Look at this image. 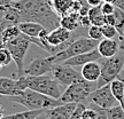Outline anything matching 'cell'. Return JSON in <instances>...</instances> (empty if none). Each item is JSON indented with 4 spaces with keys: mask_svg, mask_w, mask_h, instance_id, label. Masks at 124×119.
Here are the masks:
<instances>
[{
    "mask_svg": "<svg viewBox=\"0 0 124 119\" xmlns=\"http://www.w3.org/2000/svg\"><path fill=\"white\" fill-rule=\"evenodd\" d=\"M21 16L22 22H37L48 31L60 27V16L47 0H17L10 4Z\"/></svg>",
    "mask_w": 124,
    "mask_h": 119,
    "instance_id": "1",
    "label": "cell"
},
{
    "mask_svg": "<svg viewBox=\"0 0 124 119\" xmlns=\"http://www.w3.org/2000/svg\"><path fill=\"white\" fill-rule=\"evenodd\" d=\"M9 100L16 104L23 105L27 110H49L62 104L59 98L46 96L30 88H27L17 96H10Z\"/></svg>",
    "mask_w": 124,
    "mask_h": 119,
    "instance_id": "2",
    "label": "cell"
},
{
    "mask_svg": "<svg viewBox=\"0 0 124 119\" xmlns=\"http://www.w3.org/2000/svg\"><path fill=\"white\" fill-rule=\"evenodd\" d=\"M98 45H99V41H97V40H93L91 38H89V37L87 38L82 37V38H78L76 40H72L70 45L66 49H63V50L54 54V55H51V56L53 58L54 63L58 64V63L64 62L66 60L72 57V56H76V55L84 53H89L93 49H97Z\"/></svg>",
    "mask_w": 124,
    "mask_h": 119,
    "instance_id": "3",
    "label": "cell"
},
{
    "mask_svg": "<svg viewBox=\"0 0 124 119\" xmlns=\"http://www.w3.org/2000/svg\"><path fill=\"white\" fill-rule=\"evenodd\" d=\"M27 78V86L28 88L36 91L38 93H41L46 96L59 98L62 95V92L60 89V84L56 80L48 77V76H25Z\"/></svg>",
    "mask_w": 124,
    "mask_h": 119,
    "instance_id": "4",
    "label": "cell"
},
{
    "mask_svg": "<svg viewBox=\"0 0 124 119\" xmlns=\"http://www.w3.org/2000/svg\"><path fill=\"white\" fill-rule=\"evenodd\" d=\"M30 44H32L30 41V38L28 35H18L16 39L9 41L8 44L6 45V47L8 48V50L12 54L13 61L16 64V77H23L24 76V58H25V54H27L28 49Z\"/></svg>",
    "mask_w": 124,
    "mask_h": 119,
    "instance_id": "5",
    "label": "cell"
},
{
    "mask_svg": "<svg viewBox=\"0 0 124 119\" xmlns=\"http://www.w3.org/2000/svg\"><path fill=\"white\" fill-rule=\"evenodd\" d=\"M92 92V83L85 80L82 77L80 79L67 86L66 91L62 93L60 97V101L62 103H80L89 98Z\"/></svg>",
    "mask_w": 124,
    "mask_h": 119,
    "instance_id": "6",
    "label": "cell"
},
{
    "mask_svg": "<svg viewBox=\"0 0 124 119\" xmlns=\"http://www.w3.org/2000/svg\"><path fill=\"white\" fill-rule=\"evenodd\" d=\"M101 76L97 83V88L110 84L113 80L117 78L118 73L124 66V55L116 54L115 56L102 60L101 63Z\"/></svg>",
    "mask_w": 124,
    "mask_h": 119,
    "instance_id": "7",
    "label": "cell"
},
{
    "mask_svg": "<svg viewBox=\"0 0 124 119\" xmlns=\"http://www.w3.org/2000/svg\"><path fill=\"white\" fill-rule=\"evenodd\" d=\"M27 88L28 86L25 76L16 78V79L0 77V95L2 96H17L20 94H22Z\"/></svg>",
    "mask_w": 124,
    "mask_h": 119,
    "instance_id": "8",
    "label": "cell"
},
{
    "mask_svg": "<svg viewBox=\"0 0 124 119\" xmlns=\"http://www.w3.org/2000/svg\"><path fill=\"white\" fill-rule=\"evenodd\" d=\"M53 78L62 86H69L70 84L75 83L76 80L82 78V75L70 65H67L64 63H58L54 64L52 69Z\"/></svg>",
    "mask_w": 124,
    "mask_h": 119,
    "instance_id": "9",
    "label": "cell"
},
{
    "mask_svg": "<svg viewBox=\"0 0 124 119\" xmlns=\"http://www.w3.org/2000/svg\"><path fill=\"white\" fill-rule=\"evenodd\" d=\"M90 100L92 103L101 106L103 109H109L116 105L117 100L113 95L110 89V84H107L105 86H101L99 88H95L91 93Z\"/></svg>",
    "mask_w": 124,
    "mask_h": 119,
    "instance_id": "10",
    "label": "cell"
},
{
    "mask_svg": "<svg viewBox=\"0 0 124 119\" xmlns=\"http://www.w3.org/2000/svg\"><path fill=\"white\" fill-rule=\"evenodd\" d=\"M54 64L55 63L51 55L47 57H37L30 62L28 68H25L24 76H44L47 72H52Z\"/></svg>",
    "mask_w": 124,
    "mask_h": 119,
    "instance_id": "11",
    "label": "cell"
},
{
    "mask_svg": "<svg viewBox=\"0 0 124 119\" xmlns=\"http://www.w3.org/2000/svg\"><path fill=\"white\" fill-rule=\"evenodd\" d=\"M101 55L99 53V50L98 49H93L89 53H84V54H79V55H76V56H72V57L68 58L64 62H62V63H64L67 65H70V66H83L84 64L86 63H89V62H93V61H99V60H101Z\"/></svg>",
    "mask_w": 124,
    "mask_h": 119,
    "instance_id": "12",
    "label": "cell"
},
{
    "mask_svg": "<svg viewBox=\"0 0 124 119\" xmlns=\"http://www.w3.org/2000/svg\"><path fill=\"white\" fill-rule=\"evenodd\" d=\"M76 106L77 103H62L53 109L47 110V113L51 119H70Z\"/></svg>",
    "mask_w": 124,
    "mask_h": 119,
    "instance_id": "13",
    "label": "cell"
},
{
    "mask_svg": "<svg viewBox=\"0 0 124 119\" xmlns=\"http://www.w3.org/2000/svg\"><path fill=\"white\" fill-rule=\"evenodd\" d=\"M80 75L85 80L90 83H98V80L101 76V65L98 61L89 62L82 66Z\"/></svg>",
    "mask_w": 124,
    "mask_h": 119,
    "instance_id": "14",
    "label": "cell"
},
{
    "mask_svg": "<svg viewBox=\"0 0 124 119\" xmlns=\"http://www.w3.org/2000/svg\"><path fill=\"white\" fill-rule=\"evenodd\" d=\"M97 49L99 50V53L103 58H109L115 56L116 54H118V42L114 39H106L103 38L101 41H99Z\"/></svg>",
    "mask_w": 124,
    "mask_h": 119,
    "instance_id": "15",
    "label": "cell"
},
{
    "mask_svg": "<svg viewBox=\"0 0 124 119\" xmlns=\"http://www.w3.org/2000/svg\"><path fill=\"white\" fill-rule=\"evenodd\" d=\"M18 28H20V30H21V32L23 35H28L30 38H39V35L43 32V30L46 29L40 23L30 22V21L18 23Z\"/></svg>",
    "mask_w": 124,
    "mask_h": 119,
    "instance_id": "16",
    "label": "cell"
},
{
    "mask_svg": "<svg viewBox=\"0 0 124 119\" xmlns=\"http://www.w3.org/2000/svg\"><path fill=\"white\" fill-rule=\"evenodd\" d=\"M75 0H51V6L59 16H64L72 12Z\"/></svg>",
    "mask_w": 124,
    "mask_h": 119,
    "instance_id": "17",
    "label": "cell"
},
{
    "mask_svg": "<svg viewBox=\"0 0 124 119\" xmlns=\"http://www.w3.org/2000/svg\"><path fill=\"white\" fill-rule=\"evenodd\" d=\"M60 27L64 28L69 31H75L78 29L79 25V14L78 13H69L61 16L60 18Z\"/></svg>",
    "mask_w": 124,
    "mask_h": 119,
    "instance_id": "18",
    "label": "cell"
},
{
    "mask_svg": "<svg viewBox=\"0 0 124 119\" xmlns=\"http://www.w3.org/2000/svg\"><path fill=\"white\" fill-rule=\"evenodd\" d=\"M101 6V5H100ZM97 6V7H91L89 10V18L91 21L92 25H97V27H102L105 24V15L101 12V7Z\"/></svg>",
    "mask_w": 124,
    "mask_h": 119,
    "instance_id": "19",
    "label": "cell"
},
{
    "mask_svg": "<svg viewBox=\"0 0 124 119\" xmlns=\"http://www.w3.org/2000/svg\"><path fill=\"white\" fill-rule=\"evenodd\" d=\"M21 33H22V32H21L20 28H18V24H15V25H9V27H7L6 29H4L0 35H1L2 40L6 42V45H7L9 41L16 39Z\"/></svg>",
    "mask_w": 124,
    "mask_h": 119,
    "instance_id": "20",
    "label": "cell"
},
{
    "mask_svg": "<svg viewBox=\"0 0 124 119\" xmlns=\"http://www.w3.org/2000/svg\"><path fill=\"white\" fill-rule=\"evenodd\" d=\"M44 110H27L22 112H16L8 116H4L1 119H36V117Z\"/></svg>",
    "mask_w": 124,
    "mask_h": 119,
    "instance_id": "21",
    "label": "cell"
},
{
    "mask_svg": "<svg viewBox=\"0 0 124 119\" xmlns=\"http://www.w3.org/2000/svg\"><path fill=\"white\" fill-rule=\"evenodd\" d=\"M110 89L113 95L115 96V98L117 100V102H122L124 97V84L122 81H120L118 79L113 80L110 83Z\"/></svg>",
    "mask_w": 124,
    "mask_h": 119,
    "instance_id": "22",
    "label": "cell"
},
{
    "mask_svg": "<svg viewBox=\"0 0 124 119\" xmlns=\"http://www.w3.org/2000/svg\"><path fill=\"white\" fill-rule=\"evenodd\" d=\"M114 15H115V20H116L115 28L117 30V32H118V35H121L123 33V30H124V10L121 9L120 7H116Z\"/></svg>",
    "mask_w": 124,
    "mask_h": 119,
    "instance_id": "23",
    "label": "cell"
},
{
    "mask_svg": "<svg viewBox=\"0 0 124 119\" xmlns=\"http://www.w3.org/2000/svg\"><path fill=\"white\" fill-rule=\"evenodd\" d=\"M107 119H124V110L122 105H115L107 109Z\"/></svg>",
    "mask_w": 124,
    "mask_h": 119,
    "instance_id": "24",
    "label": "cell"
},
{
    "mask_svg": "<svg viewBox=\"0 0 124 119\" xmlns=\"http://www.w3.org/2000/svg\"><path fill=\"white\" fill-rule=\"evenodd\" d=\"M101 32H102L103 38H106V39H114L116 35H118L116 28L113 27V25H108V24H103V25H102Z\"/></svg>",
    "mask_w": 124,
    "mask_h": 119,
    "instance_id": "25",
    "label": "cell"
},
{
    "mask_svg": "<svg viewBox=\"0 0 124 119\" xmlns=\"http://www.w3.org/2000/svg\"><path fill=\"white\" fill-rule=\"evenodd\" d=\"M13 61V57H12V54L8 50L7 47L0 49V65L2 66H7L8 64H10V62Z\"/></svg>",
    "mask_w": 124,
    "mask_h": 119,
    "instance_id": "26",
    "label": "cell"
},
{
    "mask_svg": "<svg viewBox=\"0 0 124 119\" xmlns=\"http://www.w3.org/2000/svg\"><path fill=\"white\" fill-rule=\"evenodd\" d=\"M87 35H89V38H91L93 40H97V41H101L103 39V35H102V32H101V27L91 25L89 28Z\"/></svg>",
    "mask_w": 124,
    "mask_h": 119,
    "instance_id": "27",
    "label": "cell"
},
{
    "mask_svg": "<svg viewBox=\"0 0 124 119\" xmlns=\"http://www.w3.org/2000/svg\"><path fill=\"white\" fill-rule=\"evenodd\" d=\"M86 109V106L80 102V103H77V106H76L74 113L71 115L70 119H82V116H83V112Z\"/></svg>",
    "mask_w": 124,
    "mask_h": 119,
    "instance_id": "28",
    "label": "cell"
},
{
    "mask_svg": "<svg viewBox=\"0 0 124 119\" xmlns=\"http://www.w3.org/2000/svg\"><path fill=\"white\" fill-rule=\"evenodd\" d=\"M101 12L103 15H110V14H114L115 12L116 6L113 4H109V2H102L101 4Z\"/></svg>",
    "mask_w": 124,
    "mask_h": 119,
    "instance_id": "29",
    "label": "cell"
},
{
    "mask_svg": "<svg viewBox=\"0 0 124 119\" xmlns=\"http://www.w3.org/2000/svg\"><path fill=\"white\" fill-rule=\"evenodd\" d=\"M82 119H98L97 111L94 110L92 106H90V108H86V109L84 110V112H83Z\"/></svg>",
    "mask_w": 124,
    "mask_h": 119,
    "instance_id": "30",
    "label": "cell"
},
{
    "mask_svg": "<svg viewBox=\"0 0 124 119\" xmlns=\"http://www.w3.org/2000/svg\"><path fill=\"white\" fill-rule=\"evenodd\" d=\"M90 106H92L93 109L97 111L98 119H107V109H103V108L97 105V104H94V103H92Z\"/></svg>",
    "mask_w": 124,
    "mask_h": 119,
    "instance_id": "31",
    "label": "cell"
},
{
    "mask_svg": "<svg viewBox=\"0 0 124 119\" xmlns=\"http://www.w3.org/2000/svg\"><path fill=\"white\" fill-rule=\"evenodd\" d=\"M79 25L83 28H90L92 25L89 18V15H86V16H80L79 15Z\"/></svg>",
    "mask_w": 124,
    "mask_h": 119,
    "instance_id": "32",
    "label": "cell"
},
{
    "mask_svg": "<svg viewBox=\"0 0 124 119\" xmlns=\"http://www.w3.org/2000/svg\"><path fill=\"white\" fill-rule=\"evenodd\" d=\"M115 15L114 14H110V15H105V24H108V25H113L115 27Z\"/></svg>",
    "mask_w": 124,
    "mask_h": 119,
    "instance_id": "33",
    "label": "cell"
},
{
    "mask_svg": "<svg viewBox=\"0 0 124 119\" xmlns=\"http://www.w3.org/2000/svg\"><path fill=\"white\" fill-rule=\"evenodd\" d=\"M4 18H5V7L1 6L0 7V35L2 32V23H4Z\"/></svg>",
    "mask_w": 124,
    "mask_h": 119,
    "instance_id": "34",
    "label": "cell"
},
{
    "mask_svg": "<svg viewBox=\"0 0 124 119\" xmlns=\"http://www.w3.org/2000/svg\"><path fill=\"white\" fill-rule=\"evenodd\" d=\"M89 6L91 7H97V6H100V5L103 2V0H86Z\"/></svg>",
    "mask_w": 124,
    "mask_h": 119,
    "instance_id": "35",
    "label": "cell"
},
{
    "mask_svg": "<svg viewBox=\"0 0 124 119\" xmlns=\"http://www.w3.org/2000/svg\"><path fill=\"white\" fill-rule=\"evenodd\" d=\"M36 119H51V118H49L48 113H47V110H44L36 117Z\"/></svg>",
    "mask_w": 124,
    "mask_h": 119,
    "instance_id": "36",
    "label": "cell"
},
{
    "mask_svg": "<svg viewBox=\"0 0 124 119\" xmlns=\"http://www.w3.org/2000/svg\"><path fill=\"white\" fill-rule=\"evenodd\" d=\"M120 49L124 50V30H123V33L120 35Z\"/></svg>",
    "mask_w": 124,
    "mask_h": 119,
    "instance_id": "37",
    "label": "cell"
},
{
    "mask_svg": "<svg viewBox=\"0 0 124 119\" xmlns=\"http://www.w3.org/2000/svg\"><path fill=\"white\" fill-rule=\"evenodd\" d=\"M17 0H0V7L1 6H7V5H10L12 2H15Z\"/></svg>",
    "mask_w": 124,
    "mask_h": 119,
    "instance_id": "38",
    "label": "cell"
},
{
    "mask_svg": "<svg viewBox=\"0 0 124 119\" xmlns=\"http://www.w3.org/2000/svg\"><path fill=\"white\" fill-rule=\"evenodd\" d=\"M116 79H118L120 81H122V83L124 84V69L121 70V72L118 73V76H117V78H116Z\"/></svg>",
    "mask_w": 124,
    "mask_h": 119,
    "instance_id": "39",
    "label": "cell"
},
{
    "mask_svg": "<svg viewBox=\"0 0 124 119\" xmlns=\"http://www.w3.org/2000/svg\"><path fill=\"white\" fill-rule=\"evenodd\" d=\"M5 47H6V42H5L4 40H2L1 35H0V49H1V48H5Z\"/></svg>",
    "mask_w": 124,
    "mask_h": 119,
    "instance_id": "40",
    "label": "cell"
},
{
    "mask_svg": "<svg viewBox=\"0 0 124 119\" xmlns=\"http://www.w3.org/2000/svg\"><path fill=\"white\" fill-rule=\"evenodd\" d=\"M103 2H109V4L116 5V2H117V0H103Z\"/></svg>",
    "mask_w": 124,
    "mask_h": 119,
    "instance_id": "41",
    "label": "cell"
},
{
    "mask_svg": "<svg viewBox=\"0 0 124 119\" xmlns=\"http://www.w3.org/2000/svg\"><path fill=\"white\" fill-rule=\"evenodd\" d=\"M4 116H5V113H4V108H2V106L0 105V119L2 118Z\"/></svg>",
    "mask_w": 124,
    "mask_h": 119,
    "instance_id": "42",
    "label": "cell"
},
{
    "mask_svg": "<svg viewBox=\"0 0 124 119\" xmlns=\"http://www.w3.org/2000/svg\"><path fill=\"white\" fill-rule=\"evenodd\" d=\"M120 104L122 105V108H123V110H124V97H123V100H122V102H121Z\"/></svg>",
    "mask_w": 124,
    "mask_h": 119,
    "instance_id": "43",
    "label": "cell"
},
{
    "mask_svg": "<svg viewBox=\"0 0 124 119\" xmlns=\"http://www.w3.org/2000/svg\"><path fill=\"white\" fill-rule=\"evenodd\" d=\"M1 68H2V66H1V65H0V70H1Z\"/></svg>",
    "mask_w": 124,
    "mask_h": 119,
    "instance_id": "44",
    "label": "cell"
}]
</instances>
